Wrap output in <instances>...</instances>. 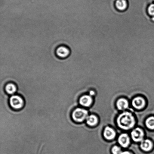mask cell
<instances>
[{
  "mask_svg": "<svg viewBox=\"0 0 154 154\" xmlns=\"http://www.w3.org/2000/svg\"><path fill=\"white\" fill-rule=\"evenodd\" d=\"M97 118L96 116L91 115L88 117L87 118V123L90 126H94L97 124Z\"/></svg>",
  "mask_w": 154,
  "mask_h": 154,
  "instance_id": "obj_13",
  "label": "cell"
},
{
  "mask_svg": "<svg viewBox=\"0 0 154 154\" xmlns=\"http://www.w3.org/2000/svg\"><path fill=\"white\" fill-rule=\"evenodd\" d=\"M120 154H132V153H130L129 152L125 151L123 152H122Z\"/></svg>",
  "mask_w": 154,
  "mask_h": 154,
  "instance_id": "obj_18",
  "label": "cell"
},
{
  "mask_svg": "<svg viewBox=\"0 0 154 154\" xmlns=\"http://www.w3.org/2000/svg\"><path fill=\"white\" fill-rule=\"evenodd\" d=\"M5 90L6 92L9 94H12L16 91V87L14 84L10 83L6 86Z\"/></svg>",
  "mask_w": 154,
  "mask_h": 154,
  "instance_id": "obj_14",
  "label": "cell"
},
{
  "mask_svg": "<svg viewBox=\"0 0 154 154\" xmlns=\"http://www.w3.org/2000/svg\"><path fill=\"white\" fill-rule=\"evenodd\" d=\"M116 8L120 11L126 10L128 7V3L126 0H117L115 3Z\"/></svg>",
  "mask_w": 154,
  "mask_h": 154,
  "instance_id": "obj_8",
  "label": "cell"
},
{
  "mask_svg": "<svg viewBox=\"0 0 154 154\" xmlns=\"http://www.w3.org/2000/svg\"><path fill=\"white\" fill-rule=\"evenodd\" d=\"M80 103L83 106L88 107L91 105L93 102V99L91 96H83L79 100Z\"/></svg>",
  "mask_w": 154,
  "mask_h": 154,
  "instance_id": "obj_10",
  "label": "cell"
},
{
  "mask_svg": "<svg viewBox=\"0 0 154 154\" xmlns=\"http://www.w3.org/2000/svg\"><path fill=\"white\" fill-rule=\"evenodd\" d=\"M70 50L66 46H61L57 48L56 54L60 58H64L67 57L70 54Z\"/></svg>",
  "mask_w": 154,
  "mask_h": 154,
  "instance_id": "obj_5",
  "label": "cell"
},
{
  "mask_svg": "<svg viewBox=\"0 0 154 154\" xmlns=\"http://www.w3.org/2000/svg\"><path fill=\"white\" fill-rule=\"evenodd\" d=\"M132 104L134 108L137 109H141L144 107L145 105V102L143 98L137 97L133 99Z\"/></svg>",
  "mask_w": 154,
  "mask_h": 154,
  "instance_id": "obj_6",
  "label": "cell"
},
{
  "mask_svg": "<svg viewBox=\"0 0 154 154\" xmlns=\"http://www.w3.org/2000/svg\"><path fill=\"white\" fill-rule=\"evenodd\" d=\"M10 104L12 108L15 109H19L23 106L24 102L20 96H14L10 98Z\"/></svg>",
  "mask_w": 154,
  "mask_h": 154,
  "instance_id": "obj_3",
  "label": "cell"
},
{
  "mask_svg": "<svg viewBox=\"0 0 154 154\" xmlns=\"http://www.w3.org/2000/svg\"><path fill=\"white\" fill-rule=\"evenodd\" d=\"M117 107L119 109L124 110L126 109L129 106V103L126 99H122L117 101Z\"/></svg>",
  "mask_w": 154,
  "mask_h": 154,
  "instance_id": "obj_12",
  "label": "cell"
},
{
  "mask_svg": "<svg viewBox=\"0 0 154 154\" xmlns=\"http://www.w3.org/2000/svg\"><path fill=\"white\" fill-rule=\"evenodd\" d=\"M116 135V133L114 130L109 127H106L104 131V136L106 139L112 140L115 137Z\"/></svg>",
  "mask_w": 154,
  "mask_h": 154,
  "instance_id": "obj_9",
  "label": "cell"
},
{
  "mask_svg": "<svg viewBox=\"0 0 154 154\" xmlns=\"http://www.w3.org/2000/svg\"><path fill=\"white\" fill-rule=\"evenodd\" d=\"M147 13L149 15L154 17V3H152L148 7Z\"/></svg>",
  "mask_w": 154,
  "mask_h": 154,
  "instance_id": "obj_16",
  "label": "cell"
},
{
  "mask_svg": "<svg viewBox=\"0 0 154 154\" xmlns=\"http://www.w3.org/2000/svg\"><path fill=\"white\" fill-rule=\"evenodd\" d=\"M153 144L151 141L149 140H143L141 142V149L146 152H148L152 150L153 148Z\"/></svg>",
  "mask_w": 154,
  "mask_h": 154,
  "instance_id": "obj_11",
  "label": "cell"
},
{
  "mask_svg": "<svg viewBox=\"0 0 154 154\" xmlns=\"http://www.w3.org/2000/svg\"><path fill=\"white\" fill-rule=\"evenodd\" d=\"M112 152L113 154H120L122 153L120 148L117 146H114L112 148Z\"/></svg>",
  "mask_w": 154,
  "mask_h": 154,
  "instance_id": "obj_17",
  "label": "cell"
},
{
  "mask_svg": "<svg viewBox=\"0 0 154 154\" xmlns=\"http://www.w3.org/2000/svg\"><path fill=\"white\" fill-rule=\"evenodd\" d=\"M95 94L94 92L93 91H91L90 92V94L91 95V96H93V95Z\"/></svg>",
  "mask_w": 154,
  "mask_h": 154,
  "instance_id": "obj_19",
  "label": "cell"
},
{
  "mask_svg": "<svg viewBox=\"0 0 154 154\" xmlns=\"http://www.w3.org/2000/svg\"><path fill=\"white\" fill-rule=\"evenodd\" d=\"M117 123L120 128L128 130L132 129L135 126V121L132 114L129 112H124L118 117Z\"/></svg>",
  "mask_w": 154,
  "mask_h": 154,
  "instance_id": "obj_1",
  "label": "cell"
},
{
  "mask_svg": "<svg viewBox=\"0 0 154 154\" xmlns=\"http://www.w3.org/2000/svg\"><path fill=\"white\" fill-rule=\"evenodd\" d=\"M146 125L149 129L154 130V117H150L146 121Z\"/></svg>",
  "mask_w": 154,
  "mask_h": 154,
  "instance_id": "obj_15",
  "label": "cell"
},
{
  "mask_svg": "<svg viewBox=\"0 0 154 154\" xmlns=\"http://www.w3.org/2000/svg\"><path fill=\"white\" fill-rule=\"evenodd\" d=\"M88 114V113L87 110L81 108H77L73 111L72 117L75 121L81 122L87 119Z\"/></svg>",
  "mask_w": 154,
  "mask_h": 154,
  "instance_id": "obj_2",
  "label": "cell"
},
{
  "mask_svg": "<svg viewBox=\"0 0 154 154\" xmlns=\"http://www.w3.org/2000/svg\"><path fill=\"white\" fill-rule=\"evenodd\" d=\"M131 137L134 141L137 142L142 141L144 137V132L140 128H137L132 131Z\"/></svg>",
  "mask_w": 154,
  "mask_h": 154,
  "instance_id": "obj_4",
  "label": "cell"
},
{
  "mask_svg": "<svg viewBox=\"0 0 154 154\" xmlns=\"http://www.w3.org/2000/svg\"><path fill=\"white\" fill-rule=\"evenodd\" d=\"M119 144L124 147H128L130 143V139L127 134H122L120 136L118 139Z\"/></svg>",
  "mask_w": 154,
  "mask_h": 154,
  "instance_id": "obj_7",
  "label": "cell"
}]
</instances>
